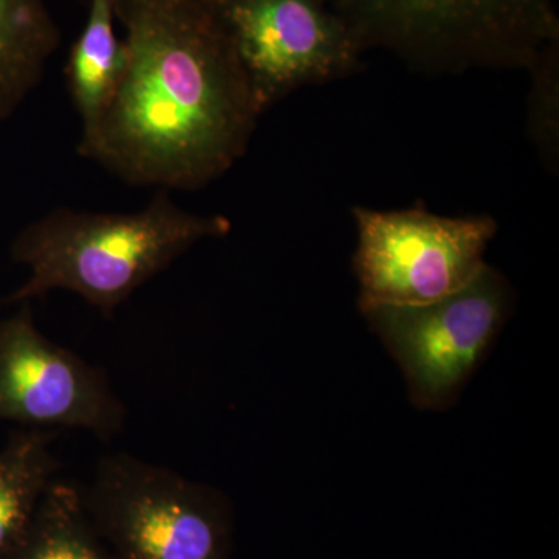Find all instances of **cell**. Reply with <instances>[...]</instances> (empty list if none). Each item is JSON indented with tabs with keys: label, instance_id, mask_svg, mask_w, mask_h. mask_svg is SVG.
I'll list each match as a JSON object with an SVG mask.
<instances>
[{
	"label": "cell",
	"instance_id": "8",
	"mask_svg": "<svg viewBox=\"0 0 559 559\" xmlns=\"http://www.w3.org/2000/svg\"><path fill=\"white\" fill-rule=\"evenodd\" d=\"M224 9L261 116L360 69L364 50L326 0H224Z\"/></svg>",
	"mask_w": 559,
	"mask_h": 559
},
{
	"label": "cell",
	"instance_id": "7",
	"mask_svg": "<svg viewBox=\"0 0 559 559\" xmlns=\"http://www.w3.org/2000/svg\"><path fill=\"white\" fill-rule=\"evenodd\" d=\"M0 423L25 429H83L102 440L119 436L127 407L105 371L47 340L32 301L0 320Z\"/></svg>",
	"mask_w": 559,
	"mask_h": 559
},
{
	"label": "cell",
	"instance_id": "1",
	"mask_svg": "<svg viewBox=\"0 0 559 559\" xmlns=\"http://www.w3.org/2000/svg\"><path fill=\"white\" fill-rule=\"evenodd\" d=\"M128 64L79 154L135 187L194 191L245 156L260 119L224 0H116Z\"/></svg>",
	"mask_w": 559,
	"mask_h": 559
},
{
	"label": "cell",
	"instance_id": "2",
	"mask_svg": "<svg viewBox=\"0 0 559 559\" xmlns=\"http://www.w3.org/2000/svg\"><path fill=\"white\" fill-rule=\"evenodd\" d=\"M230 230L226 216L187 212L168 190L157 191L134 213L51 210L14 238L11 259L27 266L31 277L0 305L62 289L110 318L134 290L194 245L227 237Z\"/></svg>",
	"mask_w": 559,
	"mask_h": 559
},
{
	"label": "cell",
	"instance_id": "4",
	"mask_svg": "<svg viewBox=\"0 0 559 559\" xmlns=\"http://www.w3.org/2000/svg\"><path fill=\"white\" fill-rule=\"evenodd\" d=\"M84 511L114 559H229L231 514L218 489L128 452L98 460Z\"/></svg>",
	"mask_w": 559,
	"mask_h": 559
},
{
	"label": "cell",
	"instance_id": "10",
	"mask_svg": "<svg viewBox=\"0 0 559 559\" xmlns=\"http://www.w3.org/2000/svg\"><path fill=\"white\" fill-rule=\"evenodd\" d=\"M57 430L21 429L0 450V559L24 543L47 489L60 468L51 451Z\"/></svg>",
	"mask_w": 559,
	"mask_h": 559
},
{
	"label": "cell",
	"instance_id": "5",
	"mask_svg": "<svg viewBox=\"0 0 559 559\" xmlns=\"http://www.w3.org/2000/svg\"><path fill=\"white\" fill-rule=\"evenodd\" d=\"M358 248L353 270L359 310L371 305H426L465 288L484 270L498 231L488 215L440 216L425 207L353 209Z\"/></svg>",
	"mask_w": 559,
	"mask_h": 559
},
{
	"label": "cell",
	"instance_id": "13",
	"mask_svg": "<svg viewBox=\"0 0 559 559\" xmlns=\"http://www.w3.org/2000/svg\"><path fill=\"white\" fill-rule=\"evenodd\" d=\"M532 91L528 94V135L550 171H558V91L559 44L540 55L528 69Z\"/></svg>",
	"mask_w": 559,
	"mask_h": 559
},
{
	"label": "cell",
	"instance_id": "6",
	"mask_svg": "<svg viewBox=\"0 0 559 559\" xmlns=\"http://www.w3.org/2000/svg\"><path fill=\"white\" fill-rule=\"evenodd\" d=\"M406 378L412 403L443 411L487 355L511 311L506 277L485 264L465 288L426 305L360 308Z\"/></svg>",
	"mask_w": 559,
	"mask_h": 559
},
{
	"label": "cell",
	"instance_id": "11",
	"mask_svg": "<svg viewBox=\"0 0 559 559\" xmlns=\"http://www.w3.org/2000/svg\"><path fill=\"white\" fill-rule=\"evenodd\" d=\"M60 40L46 0H0V121L38 86Z\"/></svg>",
	"mask_w": 559,
	"mask_h": 559
},
{
	"label": "cell",
	"instance_id": "9",
	"mask_svg": "<svg viewBox=\"0 0 559 559\" xmlns=\"http://www.w3.org/2000/svg\"><path fill=\"white\" fill-rule=\"evenodd\" d=\"M116 0H90L86 22L70 49L64 73L87 140L97 131L128 64V49L116 33Z\"/></svg>",
	"mask_w": 559,
	"mask_h": 559
},
{
	"label": "cell",
	"instance_id": "12",
	"mask_svg": "<svg viewBox=\"0 0 559 559\" xmlns=\"http://www.w3.org/2000/svg\"><path fill=\"white\" fill-rule=\"evenodd\" d=\"M11 559H114L91 524L80 489L53 481Z\"/></svg>",
	"mask_w": 559,
	"mask_h": 559
},
{
	"label": "cell",
	"instance_id": "3",
	"mask_svg": "<svg viewBox=\"0 0 559 559\" xmlns=\"http://www.w3.org/2000/svg\"><path fill=\"white\" fill-rule=\"evenodd\" d=\"M364 51L425 75L525 69L559 44L554 0H326Z\"/></svg>",
	"mask_w": 559,
	"mask_h": 559
}]
</instances>
